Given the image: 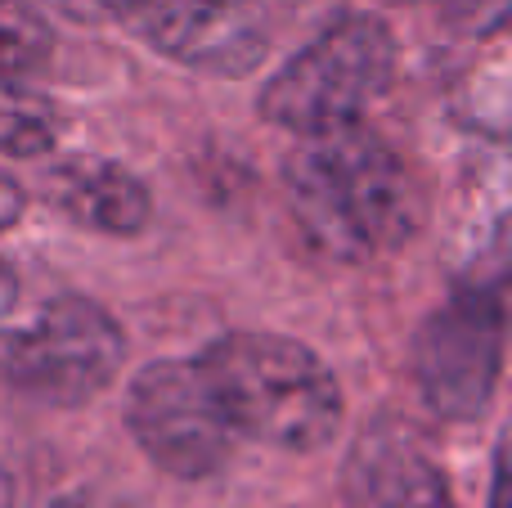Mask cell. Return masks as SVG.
I'll use <instances>...</instances> for the list:
<instances>
[{
  "mask_svg": "<svg viewBox=\"0 0 512 508\" xmlns=\"http://www.w3.org/2000/svg\"><path fill=\"white\" fill-rule=\"evenodd\" d=\"M283 189L301 234L337 261L387 257L427 221L423 185L364 122L292 144L283 158Z\"/></svg>",
  "mask_w": 512,
  "mask_h": 508,
  "instance_id": "6da1fadb",
  "label": "cell"
},
{
  "mask_svg": "<svg viewBox=\"0 0 512 508\" xmlns=\"http://www.w3.org/2000/svg\"><path fill=\"white\" fill-rule=\"evenodd\" d=\"M194 365L234 441L248 437L288 455H315L342 432V383L306 342L239 329L216 338Z\"/></svg>",
  "mask_w": 512,
  "mask_h": 508,
  "instance_id": "7a4b0ae2",
  "label": "cell"
},
{
  "mask_svg": "<svg viewBox=\"0 0 512 508\" xmlns=\"http://www.w3.org/2000/svg\"><path fill=\"white\" fill-rule=\"evenodd\" d=\"M396 36L373 14H346L301 45L261 86L256 113L297 140L342 131L364 117V108L391 86Z\"/></svg>",
  "mask_w": 512,
  "mask_h": 508,
  "instance_id": "3957f363",
  "label": "cell"
},
{
  "mask_svg": "<svg viewBox=\"0 0 512 508\" xmlns=\"http://www.w3.org/2000/svg\"><path fill=\"white\" fill-rule=\"evenodd\" d=\"M126 333L99 302L59 293L23 329H0V387L23 401L72 410L117 378Z\"/></svg>",
  "mask_w": 512,
  "mask_h": 508,
  "instance_id": "277c9868",
  "label": "cell"
},
{
  "mask_svg": "<svg viewBox=\"0 0 512 508\" xmlns=\"http://www.w3.org/2000/svg\"><path fill=\"white\" fill-rule=\"evenodd\" d=\"M504 297L499 288H459L414 338V378L441 423H477L504 374Z\"/></svg>",
  "mask_w": 512,
  "mask_h": 508,
  "instance_id": "5b68a950",
  "label": "cell"
},
{
  "mask_svg": "<svg viewBox=\"0 0 512 508\" xmlns=\"http://www.w3.org/2000/svg\"><path fill=\"white\" fill-rule=\"evenodd\" d=\"M135 41L203 77H248L270 54L265 0H95Z\"/></svg>",
  "mask_w": 512,
  "mask_h": 508,
  "instance_id": "8992f818",
  "label": "cell"
},
{
  "mask_svg": "<svg viewBox=\"0 0 512 508\" xmlns=\"http://www.w3.org/2000/svg\"><path fill=\"white\" fill-rule=\"evenodd\" d=\"M126 428L144 459L176 482H203L234 455V432L194 360L144 365L126 387Z\"/></svg>",
  "mask_w": 512,
  "mask_h": 508,
  "instance_id": "52a82bcc",
  "label": "cell"
},
{
  "mask_svg": "<svg viewBox=\"0 0 512 508\" xmlns=\"http://www.w3.org/2000/svg\"><path fill=\"white\" fill-rule=\"evenodd\" d=\"M346 508H454L450 482L414 428L382 419L346 455Z\"/></svg>",
  "mask_w": 512,
  "mask_h": 508,
  "instance_id": "ba28073f",
  "label": "cell"
},
{
  "mask_svg": "<svg viewBox=\"0 0 512 508\" xmlns=\"http://www.w3.org/2000/svg\"><path fill=\"white\" fill-rule=\"evenodd\" d=\"M41 198L63 221L95 234H113V239L140 234L153 216V194L144 189V180L122 162L95 158V153L54 158L41 171Z\"/></svg>",
  "mask_w": 512,
  "mask_h": 508,
  "instance_id": "9c48e42d",
  "label": "cell"
},
{
  "mask_svg": "<svg viewBox=\"0 0 512 508\" xmlns=\"http://www.w3.org/2000/svg\"><path fill=\"white\" fill-rule=\"evenodd\" d=\"M59 140V113L45 95L23 81L0 77V153L9 158H41Z\"/></svg>",
  "mask_w": 512,
  "mask_h": 508,
  "instance_id": "30bf717a",
  "label": "cell"
},
{
  "mask_svg": "<svg viewBox=\"0 0 512 508\" xmlns=\"http://www.w3.org/2000/svg\"><path fill=\"white\" fill-rule=\"evenodd\" d=\"M54 32L27 0H0V77H32L50 63Z\"/></svg>",
  "mask_w": 512,
  "mask_h": 508,
  "instance_id": "8fae6325",
  "label": "cell"
},
{
  "mask_svg": "<svg viewBox=\"0 0 512 508\" xmlns=\"http://www.w3.org/2000/svg\"><path fill=\"white\" fill-rule=\"evenodd\" d=\"M441 14L459 36H495L508 23V0H441Z\"/></svg>",
  "mask_w": 512,
  "mask_h": 508,
  "instance_id": "7c38bea8",
  "label": "cell"
},
{
  "mask_svg": "<svg viewBox=\"0 0 512 508\" xmlns=\"http://www.w3.org/2000/svg\"><path fill=\"white\" fill-rule=\"evenodd\" d=\"M27 212V189L23 180H14L5 167H0V230L18 225V216Z\"/></svg>",
  "mask_w": 512,
  "mask_h": 508,
  "instance_id": "4fadbf2b",
  "label": "cell"
},
{
  "mask_svg": "<svg viewBox=\"0 0 512 508\" xmlns=\"http://www.w3.org/2000/svg\"><path fill=\"white\" fill-rule=\"evenodd\" d=\"M36 508H135L126 500H113V495H99V491H63V495H50Z\"/></svg>",
  "mask_w": 512,
  "mask_h": 508,
  "instance_id": "5bb4252c",
  "label": "cell"
},
{
  "mask_svg": "<svg viewBox=\"0 0 512 508\" xmlns=\"http://www.w3.org/2000/svg\"><path fill=\"white\" fill-rule=\"evenodd\" d=\"M14 302H18V275L0 261V324H5V315L14 311Z\"/></svg>",
  "mask_w": 512,
  "mask_h": 508,
  "instance_id": "9a60e30c",
  "label": "cell"
},
{
  "mask_svg": "<svg viewBox=\"0 0 512 508\" xmlns=\"http://www.w3.org/2000/svg\"><path fill=\"white\" fill-rule=\"evenodd\" d=\"M54 9H63V14H72V18H99V5L95 0H50Z\"/></svg>",
  "mask_w": 512,
  "mask_h": 508,
  "instance_id": "2e32d148",
  "label": "cell"
},
{
  "mask_svg": "<svg viewBox=\"0 0 512 508\" xmlns=\"http://www.w3.org/2000/svg\"><path fill=\"white\" fill-rule=\"evenodd\" d=\"M391 5H414V0H391Z\"/></svg>",
  "mask_w": 512,
  "mask_h": 508,
  "instance_id": "e0dca14e",
  "label": "cell"
}]
</instances>
